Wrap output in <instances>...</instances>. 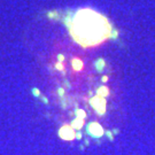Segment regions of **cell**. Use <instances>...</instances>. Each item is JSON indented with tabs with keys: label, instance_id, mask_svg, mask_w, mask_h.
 I'll return each mask as SVG.
<instances>
[{
	"label": "cell",
	"instance_id": "8992f818",
	"mask_svg": "<svg viewBox=\"0 0 155 155\" xmlns=\"http://www.w3.org/2000/svg\"><path fill=\"white\" fill-rule=\"evenodd\" d=\"M98 93H99V96H106L108 94V90L106 89V88H101V89L98 91Z\"/></svg>",
	"mask_w": 155,
	"mask_h": 155
},
{
	"label": "cell",
	"instance_id": "6da1fadb",
	"mask_svg": "<svg viewBox=\"0 0 155 155\" xmlns=\"http://www.w3.org/2000/svg\"><path fill=\"white\" fill-rule=\"evenodd\" d=\"M111 27L106 19L90 9L79 10L74 19L71 33L84 46L101 43L109 35Z\"/></svg>",
	"mask_w": 155,
	"mask_h": 155
},
{
	"label": "cell",
	"instance_id": "277c9868",
	"mask_svg": "<svg viewBox=\"0 0 155 155\" xmlns=\"http://www.w3.org/2000/svg\"><path fill=\"white\" fill-rule=\"evenodd\" d=\"M88 130L93 137H101L103 134V129L98 123H91L88 128Z\"/></svg>",
	"mask_w": 155,
	"mask_h": 155
},
{
	"label": "cell",
	"instance_id": "3957f363",
	"mask_svg": "<svg viewBox=\"0 0 155 155\" xmlns=\"http://www.w3.org/2000/svg\"><path fill=\"white\" fill-rule=\"evenodd\" d=\"M60 137L62 139H66V140H73L75 137H76V133H75L73 128H70V126H63L60 130Z\"/></svg>",
	"mask_w": 155,
	"mask_h": 155
},
{
	"label": "cell",
	"instance_id": "ba28073f",
	"mask_svg": "<svg viewBox=\"0 0 155 155\" xmlns=\"http://www.w3.org/2000/svg\"><path fill=\"white\" fill-rule=\"evenodd\" d=\"M33 92H35V94H36V96H38V94H39V93H38V91H37V90H35Z\"/></svg>",
	"mask_w": 155,
	"mask_h": 155
},
{
	"label": "cell",
	"instance_id": "7a4b0ae2",
	"mask_svg": "<svg viewBox=\"0 0 155 155\" xmlns=\"http://www.w3.org/2000/svg\"><path fill=\"white\" fill-rule=\"evenodd\" d=\"M92 106L96 109V111L99 114H103L105 113V108H106V101L102 96H96L94 99L91 100Z\"/></svg>",
	"mask_w": 155,
	"mask_h": 155
},
{
	"label": "cell",
	"instance_id": "52a82bcc",
	"mask_svg": "<svg viewBox=\"0 0 155 155\" xmlns=\"http://www.w3.org/2000/svg\"><path fill=\"white\" fill-rule=\"evenodd\" d=\"M77 115H78V117L79 118H84L85 117V113L83 111H77Z\"/></svg>",
	"mask_w": 155,
	"mask_h": 155
},
{
	"label": "cell",
	"instance_id": "5b68a950",
	"mask_svg": "<svg viewBox=\"0 0 155 155\" xmlns=\"http://www.w3.org/2000/svg\"><path fill=\"white\" fill-rule=\"evenodd\" d=\"M82 126H83V118L77 117L73 122V128H75V129H81Z\"/></svg>",
	"mask_w": 155,
	"mask_h": 155
}]
</instances>
